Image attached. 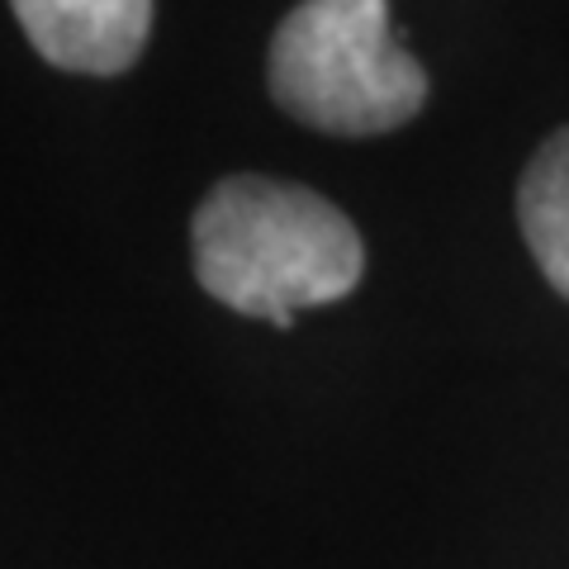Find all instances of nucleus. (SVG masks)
<instances>
[{
    "label": "nucleus",
    "mask_w": 569,
    "mask_h": 569,
    "mask_svg": "<svg viewBox=\"0 0 569 569\" xmlns=\"http://www.w3.org/2000/svg\"><path fill=\"white\" fill-rule=\"evenodd\" d=\"M271 96L337 138H376L427 100V71L389 29V0H305L271 39Z\"/></svg>",
    "instance_id": "2"
},
{
    "label": "nucleus",
    "mask_w": 569,
    "mask_h": 569,
    "mask_svg": "<svg viewBox=\"0 0 569 569\" xmlns=\"http://www.w3.org/2000/svg\"><path fill=\"white\" fill-rule=\"evenodd\" d=\"M518 223L541 276L569 299V129L550 133L522 171Z\"/></svg>",
    "instance_id": "4"
},
{
    "label": "nucleus",
    "mask_w": 569,
    "mask_h": 569,
    "mask_svg": "<svg viewBox=\"0 0 569 569\" xmlns=\"http://www.w3.org/2000/svg\"><path fill=\"white\" fill-rule=\"evenodd\" d=\"M39 58L86 77H119L138 62L152 0H10Z\"/></svg>",
    "instance_id": "3"
},
{
    "label": "nucleus",
    "mask_w": 569,
    "mask_h": 569,
    "mask_svg": "<svg viewBox=\"0 0 569 569\" xmlns=\"http://www.w3.org/2000/svg\"><path fill=\"white\" fill-rule=\"evenodd\" d=\"M194 276L233 313L295 328L299 309L347 299L366 276V242L323 194L271 176H223L190 223Z\"/></svg>",
    "instance_id": "1"
}]
</instances>
